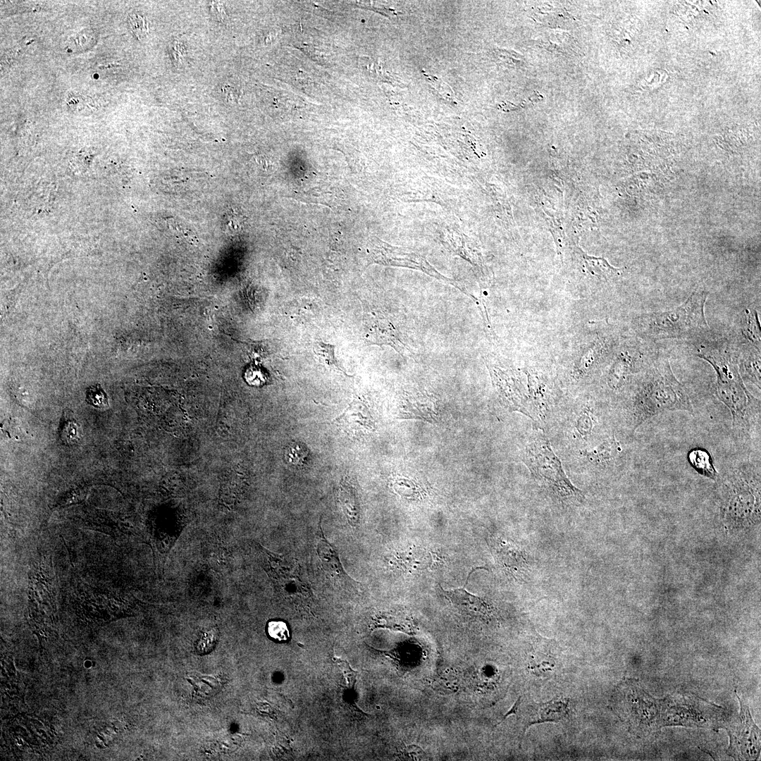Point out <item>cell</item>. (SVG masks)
Wrapping results in <instances>:
<instances>
[{"mask_svg":"<svg viewBox=\"0 0 761 761\" xmlns=\"http://www.w3.org/2000/svg\"><path fill=\"white\" fill-rule=\"evenodd\" d=\"M613 709L639 736L670 725L708 726L722 720L720 707L691 694L655 699L634 681L622 682L612 699Z\"/></svg>","mask_w":761,"mask_h":761,"instance_id":"obj_1","label":"cell"},{"mask_svg":"<svg viewBox=\"0 0 761 761\" xmlns=\"http://www.w3.org/2000/svg\"><path fill=\"white\" fill-rule=\"evenodd\" d=\"M701 359L715 371L714 392L731 413V435L738 451L744 454L760 452L761 402L746 388L736 352L728 345H714L703 352Z\"/></svg>","mask_w":761,"mask_h":761,"instance_id":"obj_2","label":"cell"},{"mask_svg":"<svg viewBox=\"0 0 761 761\" xmlns=\"http://www.w3.org/2000/svg\"><path fill=\"white\" fill-rule=\"evenodd\" d=\"M639 373L624 409V421L631 435L648 420L665 412L694 414L688 390L675 376L667 356L659 354Z\"/></svg>","mask_w":761,"mask_h":761,"instance_id":"obj_3","label":"cell"},{"mask_svg":"<svg viewBox=\"0 0 761 761\" xmlns=\"http://www.w3.org/2000/svg\"><path fill=\"white\" fill-rule=\"evenodd\" d=\"M708 291L695 289L674 309L644 314L638 318L640 335L650 342L704 337L710 328L705 314Z\"/></svg>","mask_w":761,"mask_h":761,"instance_id":"obj_4","label":"cell"},{"mask_svg":"<svg viewBox=\"0 0 761 761\" xmlns=\"http://www.w3.org/2000/svg\"><path fill=\"white\" fill-rule=\"evenodd\" d=\"M524 462L533 478L555 499L565 503H581L585 496L565 474L560 460L547 436L536 429L526 447Z\"/></svg>","mask_w":761,"mask_h":761,"instance_id":"obj_5","label":"cell"},{"mask_svg":"<svg viewBox=\"0 0 761 761\" xmlns=\"http://www.w3.org/2000/svg\"><path fill=\"white\" fill-rule=\"evenodd\" d=\"M266 570L280 594L292 604L310 607L313 604L311 587L302 574L297 560L264 550Z\"/></svg>","mask_w":761,"mask_h":761,"instance_id":"obj_6","label":"cell"},{"mask_svg":"<svg viewBox=\"0 0 761 761\" xmlns=\"http://www.w3.org/2000/svg\"><path fill=\"white\" fill-rule=\"evenodd\" d=\"M739 713L722 720L719 727L724 728L729 736L727 753L736 760H756L760 751V729L755 724L748 706L738 696Z\"/></svg>","mask_w":761,"mask_h":761,"instance_id":"obj_7","label":"cell"},{"mask_svg":"<svg viewBox=\"0 0 761 761\" xmlns=\"http://www.w3.org/2000/svg\"><path fill=\"white\" fill-rule=\"evenodd\" d=\"M569 702L566 698H555L545 703H536L526 695L520 696L504 716L514 714L522 726V736L532 724L564 719L569 712Z\"/></svg>","mask_w":761,"mask_h":761,"instance_id":"obj_8","label":"cell"},{"mask_svg":"<svg viewBox=\"0 0 761 761\" xmlns=\"http://www.w3.org/2000/svg\"><path fill=\"white\" fill-rule=\"evenodd\" d=\"M660 353L652 348L632 355L628 352H621L613 361L608 374L607 384L612 390L623 387L635 373H640L648 367Z\"/></svg>","mask_w":761,"mask_h":761,"instance_id":"obj_9","label":"cell"},{"mask_svg":"<svg viewBox=\"0 0 761 761\" xmlns=\"http://www.w3.org/2000/svg\"><path fill=\"white\" fill-rule=\"evenodd\" d=\"M316 540L317 556L321 568L326 575L333 582L340 586L355 587L356 585H359L357 581H355L347 574L343 568L336 549L324 536L321 527V521H319Z\"/></svg>","mask_w":761,"mask_h":761,"instance_id":"obj_10","label":"cell"},{"mask_svg":"<svg viewBox=\"0 0 761 761\" xmlns=\"http://www.w3.org/2000/svg\"><path fill=\"white\" fill-rule=\"evenodd\" d=\"M493 378L503 405L511 412H519L533 419L527 409V397L518 380L500 369H495Z\"/></svg>","mask_w":761,"mask_h":761,"instance_id":"obj_11","label":"cell"},{"mask_svg":"<svg viewBox=\"0 0 761 761\" xmlns=\"http://www.w3.org/2000/svg\"><path fill=\"white\" fill-rule=\"evenodd\" d=\"M440 588L453 606L462 614L483 619L490 617L491 608L481 598L469 593L464 588L450 590H445L440 586Z\"/></svg>","mask_w":761,"mask_h":761,"instance_id":"obj_12","label":"cell"},{"mask_svg":"<svg viewBox=\"0 0 761 761\" xmlns=\"http://www.w3.org/2000/svg\"><path fill=\"white\" fill-rule=\"evenodd\" d=\"M623 451L620 442L612 435L595 448L581 452V454L600 469H613L619 465Z\"/></svg>","mask_w":761,"mask_h":761,"instance_id":"obj_13","label":"cell"},{"mask_svg":"<svg viewBox=\"0 0 761 761\" xmlns=\"http://www.w3.org/2000/svg\"><path fill=\"white\" fill-rule=\"evenodd\" d=\"M737 364L743 382L755 385L760 390L761 359L760 348L750 344H737Z\"/></svg>","mask_w":761,"mask_h":761,"instance_id":"obj_14","label":"cell"},{"mask_svg":"<svg viewBox=\"0 0 761 761\" xmlns=\"http://www.w3.org/2000/svg\"><path fill=\"white\" fill-rule=\"evenodd\" d=\"M400 419H416L436 422L440 417L437 404L433 399L426 396H411L401 403L398 411Z\"/></svg>","mask_w":761,"mask_h":761,"instance_id":"obj_15","label":"cell"},{"mask_svg":"<svg viewBox=\"0 0 761 761\" xmlns=\"http://www.w3.org/2000/svg\"><path fill=\"white\" fill-rule=\"evenodd\" d=\"M338 500L349 525L356 527L359 520L358 500L355 488L347 478L340 483Z\"/></svg>","mask_w":761,"mask_h":761,"instance_id":"obj_16","label":"cell"},{"mask_svg":"<svg viewBox=\"0 0 761 761\" xmlns=\"http://www.w3.org/2000/svg\"><path fill=\"white\" fill-rule=\"evenodd\" d=\"M334 421H336L347 433L355 435L358 431L366 428L367 412L363 409L360 402L354 400Z\"/></svg>","mask_w":761,"mask_h":761,"instance_id":"obj_17","label":"cell"},{"mask_svg":"<svg viewBox=\"0 0 761 761\" xmlns=\"http://www.w3.org/2000/svg\"><path fill=\"white\" fill-rule=\"evenodd\" d=\"M495 555L498 562L511 570L526 569L528 560L525 553L515 545L499 542L495 545Z\"/></svg>","mask_w":761,"mask_h":761,"instance_id":"obj_18","label":"cell"},{"mask_svg":"<svg viewBox=\"0 0 761 761\" xmlns=\"http://www.w3.org/2000/svg\"><path fill=\"white\" fill-rule=\"evenodd\" d=\"M690 465L700 474L713 481H717L719 472L717 471L710 452L700 447L691 450L687 454Z\"/></svg>","mask_w":761,"mask_h":761,"instance_id":"obj_19","label":"cell"},{"mask_svg":"<svg viewBox=\"0 0 761 761\" xmlns=\"http://www.w3.org/2000/svg\"><path fill=\"white\" fill-rule=\"evenodd\" d=\"M742 320L741 334L744 340L742 343L760 348V326L757 311L755 309H745Z\"/></svg>","mask_w":761,"mask_h":761,"instance_id":"obj_20","label":"cell"},{"mask_svg":"<svg viewBox=\"0 0 761 761\" xmlns=\"http://www.w3.org/2000/svg\"><path fill=\"white\" fill-rule=\"evenodd\" d=\"M582 254L585 266L592 275L607 280L619 274V269L610 265L606 259Z\"/></svg>","mask_w":761,"mask_h":761,"instance_id":"obj_21","label":"cell"},{"mask_svg":"<svg viewBox=\"0 0 761 761\" xmlns=\"http://www.w3.org/2000/svg\"><path fill=\"white\" fill-rule=\"evenodd\" d=\"M314 351L321 361L329 366H333L340 371H343V370L340 368L335 359L333 345L323 342H316L314 344Z\"/></svg>","mask_w":761,"mask_h":761,"instance_id":"obj_22","label":"cell"},{"mask_svg":"<svg viewBox=\"0 0 761 761\" xmlns=\"http://www.w3.org/2000/svg\"><path fill=\"white\" fill-rule=\"evenodd\" d=\"M87 402L96 407L109 405L108 397L99 385H92L87 390Z\"/></svg>","mask_w":761,"mask_h":761,"instance_id":"obj_23","label":"cell"},{"mask_svg":"<svg viewBox=\"0 0 761 761\" xmlns=\"http://www.w3.org/2000/svg\"><path fill=\"white\" fill-rule=\"evenodd\" d=\"M268 633L269 636L277 641H286L289 638V630L287 624L280 621H271L268 624Z\"/></svg>","mask_w":761,"mask_h":761,"instance_id":"obj_24","label":"cell"},{"mask_svg":"<svg viewBox=\"0 0 761 761\" xmlns=\"http://www.w3.org/2000/svg\"><path fill=\"white\" fill-rule=\"evenodd\" d=\"M130 23L135 35L138 38L144 37L148 31L144 18L137 13H132L130 16Z\"/></svg>","mask_w":761,"mask_h":761,"instance_id":"obj_25","label":"cell"},{"mask_svg":"<svg viewBox=\"0 0 761 761\" xmlns=\"http://www.w3.org/2000/svg\"><path fill=\"white\" fill-rule=\"evenodd\" d=\"M601 350L602 349L598 347H595L594 348H592V349H590L586 355L581 359V361L579 366V371L580 373H586L593 366L595 360L600 356Z\"/></svg>","mask_w":761,"mask_h":761,"instance_id":"obj_26","label":"cell"},{"mask_svg":"<svg viewBox=\"0 0 761 761\" xmlns=\"http://www.w3.org/2000/svg\"><path fill=\"white\" fill-rule=\"evenodd\" d=\"M402 754L403 757L409 760H422L427 757L426 754L423 749L416 745L407 746Z\"/></svg>","mask_w":761,"mask_h":761,"instance_id":"obj_27","label":"cell"},{"mask_svg":"<svg viewBox=\"0 0 761 761\" xmlns=\"http://www.w3.org/2000/svg\"><path fill=\"white\" fill-rule=\"evenodd\" d=\"M63 433L64 438L70 439V440H75L78 438V425L73 421H69L68 423H64L63 427Z\"/></svg>","mask_w":761,"mask_h":761,"instance_id":"obj_28","label":"cell"},{"mask_svg":"<svg viewBox=\"0 0 761 761\" xmlns=\"http://www.w3.org/2000/svg\"><path fill=\"white\" fill-rule=\"evenodd\" d=\"M289 451L290 452L288 454V456L291 459V461H292V463L298 464L297 462H300L301 460L304 459L303 456L305 455L304 448L299 445H294V446H291Z\"/></svg>","mask_w":761,"mask_h":761,"instance_id":"obj_29","label":"cell"}]
</instances>
